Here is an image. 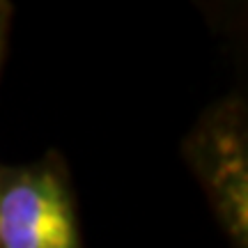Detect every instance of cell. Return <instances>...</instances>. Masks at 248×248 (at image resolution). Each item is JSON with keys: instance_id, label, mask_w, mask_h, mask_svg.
I'll return each mask as SVG.
<instances>
[{"instance_id": "cell-2", "label": "cell", "mask_w": 248, "mask_h": 248, "mask_svg": "<svg viewBox=\"0 0 248 248\" xmlns=\"http://www.w3.org/2000/svg\"><path fill=\"white\" fill-rule=\"evenodd\" d=\"M0 248H83L58 159L0 168Z\"/></svg>"}, {"instance_id": "cell-3", "label": "cell", "mask_w": 248, "mask_h": 248, "mask_svg": "<svg viewBox=\"0 0 248 248\" xmlns=\"http://www.w3.org/2000/svg\"><path fill=\"white\" fill-rule=\"evenodd\" d=\"M9 18H12V5L0 0V60H2V53H5V44H7Z\"/></svg>"}, {"instance_id": "cell-1", "label": "cell", "mask_w": 248, "mask_h": 248, "mask_svg": "<svg viewBox=\"0 0 248 248\" xmlns=\"http://www.w3.org/2000/svg\"><path fill=\"white\" fill-rule=\"evenodd\" d=\"M184 154L234 248L248 246V140L239 99H223L186 136Z\"/></svg>"}]
</instances>
